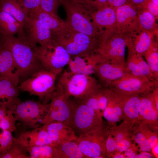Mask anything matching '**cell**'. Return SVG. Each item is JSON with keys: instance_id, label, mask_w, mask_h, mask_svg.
<instances>
[{"instance_id": "obj_1", "label": "cell", "mask_w": 158, "mask_h": 158, "mask_svg": "<svg viewBox=\"0 0 158 158\" xmlns=\"http://www.w3.org/2000/svg\"><path fill=\"white\" fill-rule=\"evenodd\" d=\"M0 44L11 52L20 72L21 78L27 79L42 68L35 52L37 46L32 45L24 34L18 37L0 35Z\"/></svg>"}, {"instance_id": "obj_2", "label": "cell", "mask_w": 158, "mask_h": 158, "mask_svg": "<svg viewBox=\"0 0 158 158\" xmlns=\"http://www.w3.org/2000/svg\"><path fill=\"white\" fill-rule=\"evenodd\" d=\"M53 38L63 46L71 56H83L96 52L101 40L91 37L66 26L52 35Z\"/></svg>"}, {"instance_id": "obj_3", "label": "cell", "mask_w": 158, "mask_h": 158, "mask_svg": "<svg viewBox=\"0 0 158 158\" xmlns=\"http://www.w3.org/2000/svg\"><path fill=\"white\" fill-rule=\"evenodd\" d=\"M66 97L73 100L82 101L87 95L102 87L96 80L90 75L65 71L57 84Z\"/></svg>"}, {"instance_id": "obj_4", "label": "cell", "mask_w": 158, "mask_h": 158, "mask_svg": "<svg viewBox=\"0 0 158 158\" xmlns=\"http://www.w3.org/2000/svg\"><path fill=\"white\" fill-rule=\"evenodd\" d=\"M72 101L71 111L67 125L73 129L77 136L104 127L102 116L83 102Z\"/></svg>"}, {"instance_id": "obj_5", "label": "cell", "mask_w": 158, "mask_h": 158, "mask_svg": "<svg viewBox=\"0 0 158 158\" xmlns=\"http://www.w3.org/2000/svg\"><path fill=\"white\" fill-rule=\"evenodd\" d=\"M57 75L42 68L25 80L18 86V88L20 91L37 96L41 102L48 104L56 90Z\"/></svg>"}, {"instance_id": "obj_6", "label": "cell", "mask_w": 158, "mask_h": 158, "mask_svg": "<svg viewBox=\"0 0 158 158\" xmlns=\"http://www.w3.org/2000/svg\"><path fill=\"white\" fill-rule=\"evenodd\" d=\"M36 55L42 68L58 75L68 64L71 56L54 39L35 47Z\"/></svg>"}, {"instance_id": "obj_7", "label": "cell", "mask_w": 158, "mask_h": 158, "mask_svg": "<svg viewBox=\"0 0 158 158\" xmlns=\"http://www.w3.org/2000/svg\"><path fill=\"white\" fill-rule=\"evenodd\" d=\"M79 2L73 1L65 5L67 26L75 31L91 37L101 39L105 30L97 27L92 22L91 14L86 11Z\"/></svg>"}, {"instance_id": "obj_8", "label": "cell", "mask_w": 158, "mask_h": 158, "mask_svg": "<svg viewBox=\"0 0 158 158\" xmlns=\"http://www.w3.org/2000/svg\"><path fill=\"white\" fill-rule=\"evenodd\" d=\"M127 34L116 31H105L98 49L96 51L110 61L125 66L126 48Z\"/></svg>"}, {"instance_id": "obj_9", "label": "cell", "mask_w": 158, "mask_h": 158, "mask_svg": "<svg viewBox=\"0 0 158 158\" xmlns=\"http://www.w3.org/2000/svg\"><path fill=\"white\" fill-rule=\"evenodd\" d=\"M49 103L28 100L21 101L13 107V114L16 121L20 122L24 126L34 129L40 126L49 110Z\"/></svg>"}, {"instance_id": "obj_10", "label": "cell", "mask_w": 158, "mask_h": 158, "mask_svg": "<svg viewBox=\"0 0 158 158\" xmlns=\"http://www.w3.org/2000/svg\"><path fill=\"white\" fill-rule=\"evenodd\" d=\"M109 132L104 127L80 135L74 141L86 158H105L106 142Z\"/></svg>"}, {"instance_id": "obj_11", "label": "cell", "mask_w": 158, "mask_h": 158, "mask_svg": "<svg viewBox=\"0 0 158 158\" xmlns=\"http://www.w3.org/2000/svg\"><path fill=\"white\" fill-rule=\"evenodd\" d=\"M49 103V110L43 119L41 124L45 125L60 121L67 125L71 115L73 101L66 96L61 88L57 85L56 90Z\"/></svg>"}, {"instance_id": "obj_12", "label": "cell", "mask_w": 158, "mask_h": 158, "mask_svg": "<svg viewBox=\"0 0 158 158\" xmlns=\"http://www.w3.org/2000/svg\"><path fill=\"white\" fill-rule=\"evenodd\" d=\"M157 84V83L127 73L122 78L112 82L107 87L119 95L143 94L151 90Z\"/></svg>"}, {"instance_id": "obj_13", "label": "cell", "mask_w": 158, "mask_h": 158, "mask_svg": "<svg viewBox=\"0 0 158 158\" xmlns=\"http://www.w3.org/2000/svg\"><path fill=\"white\" fill-rule=\"evenodd\" d=\"M115 12L118 33L134 34L141 30L136 7L125 4L116 8Z\"/></svg>"}, {"instance_id": "obj_14", "label": "cell", "mask_w": 158, "mask_h": 158, "mask_svg": "<svg viewBox=\"0 0 158 158\" xmlns=\"http://www.w3.org/2000/svg\"><path fill=\"white\" fill-rule=\"evenodd\" d=\"M128 55L125 68L127 73L140 78L157 83L143 56L136 53L131 43L127 41Z\"/></svg>"}, {"instance_id": "obj_15", "label": "cell", "mask_w": 158, "mask_h": 158, "mask_svg": "<svg viewBox=\"0 0 158 158\" xmlns=\"http://www.w3.org/2000/svg\"><path fill=\"white\" fill-rule=\"evenodd\" d=\"M25 35L29 42L33 46L37 44L41 45L51 40V31L44 27L36 18L29 15L23 27Z\"/></svg>"}, {"instance_id": "obj_16", "label": "cell", "mask_w": 158, "mask_h": 158, "mask_svg": "<svg viewBox=\"0 0 158 158\" xmlns=\"http://www.w3.org/2000/svg\"><path fill=\"white\" fill-rule=\"evenodd\" d=\"M126 73L125 66L104 59L96 66L94 73L102 85L107 87L112 82L122 78Z\"/></svg>"}, {"instance_id": "obj_17", "label": "cell", "mask_w": 158, "mask_h": 158, "mask_svg": "<svg viewBox=\"0 0 158 158\" xmlns=\"http://www.w3.org/2000/svg\"><path fill=\"white\" fill-rule=\"evenodd\" d=\"M103 59L97 52L71 57L68 64L73 73L90 75L94 73L96 66Z\"/></svg>"}, {"instance_id": "obj_18", "label": "cell", "mask_w": 158, "mask_h": 158, "mask_svg": "<svg viewBox=\"0 0 158 158\" xmlns=\"http://www.w3.org/2000/svg\"><path fill=\"white\" fill-rule=\"evenodd\" d=\"M150 91L143 94L141 96L138 108V121L156 127L158 124V110L152 92L150 93Z\"/></svg>"}, {"instance_id": "obj_19", "label": "cell", "mask_w": 158, "mask_h": 158, "mask_svg": "<svg viewBox=\"0 0 158 158\" xmlns=\"http://www.w3.org/2000/svg\"><path fill=\"white\" fill-rule=\"evenodd\" d=\"M135 129L134 140L142 152H149L158 142V134L155 126L141 123Z\"/></svg>"}, {"instance_id": "obj_20", "label": "cell", "mask_w": 158, "mask_h": 158, "mask_svg": "<svg viewBox=\"0 0 158 158\" xmlns=\"http://www.w3.org/2000/svg\"><path fill=\"white\" fill-rule=\"evenodd\" d=\"M0 76L8 78L16 86L21 77L11 52L0 44Z\"/></svg>"}, {"instance_id": "obj_21", "label": "cell", "mask_w": 158, "mask_h": 158, "mask_svg": "<svg viewBox=\"0 0 158 158\" xmlns=\"http://www.w3.org/2000/svg\"><path fill=\"white\" fill-rule=\"evenodd\" d=\"M16 139L27 148L32 146L55 145L43 126L30 130L25 131L21 133Z\"/></svg>"}, {"instance_id": "obj_22", "label": "cell", "mask_w": 158, "mask_h": 158, "mask_svg": "<svg viewBox=\"0 0 158 158\" xmlns=\"http://www.w3.org/2000/svg\"><path fill=\"white\" fill-rule=\"evenodd\" d=\"M19 91L8 78L0 76V106L10 108L20 102Z\"/></svg>"}, {"instance_id": "obj_23", "label": "cell", "mask_w": 158, "mask_h": 158, "mask_svg": "<svg viewBox=\"0 0 158 158\" xmlns=\"http://www.w3.org/2000/svg\"><path fill=\"white\" fill-rule=\"evenodd\" d=\"M92 22L99 28L116 31L115 9L108 6L96 9L91 14Z\"/></svg>"}, {"instance_id": "obj_24", "label": "cell", "mask_w": 158, "mask_h": 158, "mask_svg": "<svg viewBox=\"0 0 158 158\" xmlns=\"http://www.w3.org/2000/svg\"><path fill=\"white\" fill-rule=\"evenodd\" d=\"M54 143L75 141L77 136L70 127L60 121L43 125Z\"/></svg>"}, {"instance_id": "obj_25", "label": "cell", "mask_w": 158, "mask_h": 158, "mask_svg": "<svg viewBox=\"0 0 158 158\" xmlns=\"http://www.w3.org/2000/svg\"><path fill=\"white\" fill-rule=\"evenodd\" d=\"M29 15L37 19L44 27L51 31L52 35L59 32L66 26V23L57 15L45 12L40 7L31 12Z\"/></svg>"}, {"instance_id": "obj_26", "label": "cell", "mask_w": 158, "mask_h": 158, "mask_svg": "<svg viewBox=\"0 0 158 158\" xmlns=\"http://www.w3.org/2000/svg\"><path fill=\"white\" fill-rule=\"evenodd\" d=\"M140 95H118L121 99L124 117L128 126L131 123L138 121V108L141 97Z\"/></svg>"}, {"instance_id": "obj_27", "label": "cell", "mask_w": 158, "mask_h": 158, "mask_svg": "<svg viewBox=\"0 0 158 158\" xmlns=\"http://www.w3.org/2000/svg\"><path fill=\"white\" fill-rule=\"evenodd\" d=\"M24 34L23 27L13 16L0 8V35L8 36Z\"/></svg>"}, {"instance_id": "obj_28", "label": "cell", "mask_w": 158, "mask_h": 158, "mask_svg": "<svg viewBox=\"0 0 158 158\" xmlns=\"http://www.w3.org/2000/svg\"><path fill=\"white\" fill-rule=\"evenodd\" d=\"M156 35L142 30L134 34H129L128 38L134 50L137 53L144 56L150 47Z\"/></svg>"}, {"instance_id": "obj_29", "label": "cell", "mask_w": 158, "mask_h": 158, "mask_svg": "<svg viewBox=\"0 0 158 158\" xmlns=\"http://www.w3.org/2000/svg\"><path fill=\"white\" fill-rule=\"evenodd\" d=\"M53 158H86L74 141L55 144Z\"/></svg>"}, {"instance_id": "obj_30", "label": "cell", "mask_w": 158, "mask_h": 158, "mask_svg": "<svg viewBox=\"0 0 158 158\" xmlns=\"http://www.w3.org/2000/svg\"><path fill=\"white\" fill-rule=\"evenodd\" d=\"M0 8L13 16L24 27L28 14L19 0H1Z\"/></svg>"}, {"instance_id": "obj_31", "label": "cell", "mask_w": 158, "mask_h": 158, "mask_svg": "<svg viewBox=\"0 0 158 158\" xmlns=\"http://www.w3.org/2000/svg\"><path fill=\"white\" fill-rule=\"evenodd\" d=\"M136 7L139 26L141 30L158 35L157 19L152 13L140 6Z\"/></svg>"}, {"instance_id": "obj_32", "label": "cell", "mask_w": 158, "mask_h": 158, "mask_svg": "<svg viewBox=\"0 0 158 158\" xmlns=\"http://www.w3.org/2000/svg\"><path fill=\"white\" fill-rule=\"evenodd\" d=\"M154 38L152 44L144 56L146 62L155 79L158 81V50L157 39Z\"/></svg>"}, {"instance_id": "obj_33", "label": "cell", "mask_w": 158, "mask_h": 158, "mask_svg": "<svg viewBox=\"0 0 158 158\" xmlns=\"http://www.w3.org/2000/svg\"><path fill=\"white\" fill-rule=\"evenodd\" d=\"M1 157L30 158V156L27 151V147L18 142L15 138L13 144Z\"/></svg>"}, {"instance_id": "obj_34", "label": "cell", "mask_w": 158, "mask_h": 158, "mask_svg": "<svg viewBox=\"0 0 158 158\" xmlns=\"http://www.w3.org/2000/svg\"><path fill=\"white\" fill-rule=\"evenodd\" d=\"M44 145L28 147L27 151L30 158H53V146Z\"/></svg>"}, {"instance_id": "obj_35", "label": "cell", "mask_w": 158, "mask_h": 158, "mask_svg": "<svg viewBox=\"0 0 158 158\" xmlns=\"http://www.w3.org/2000/svg\"><path fill=\"white\" fill-rule=\"evenodd\" d=\"M12 133L9 130H4L0 137V151L3 153L1 157L6 153L14 141L15 138L12 135Z\"/></svg>"}, {"instance_id": "obj_36", "label": "cell", "mask_w": 158, "mask_h": 158, "mask_svg": "<svg viewBox=\"0 0 158 158\" xmlns=\"http://www.w3.org/2000/svg\"><path fill=\"white\" fill-rule=\"evenodd\" d=\"M58 0H40V8L49 13L57 15Z\"/></svg>"}, {"instance_id": "obj_37", "label": "cell", "mask_w": 158, "mask_h": 158, "mask_svg": "<svg viewBox=\"0 0 158 158\" xmlns=\"http://www.w3.org/2000/svg\"><path fill=\"white\" fill-rule=\"evenodd\" d=\"M103 116L107 120L109 124H115L120 119L113 108L108 104L103 112Z\"/></svg>"}, {"instance_id": "obj_38", "label": "cell", "mask_w": 158, "mask_h": 158, "mask_svg": "<svg viewBox=\"0 0 158 158\" xmlns=\"http://www.w3.org/2000/svg\"><path fill=\"white\" fill-rule=\"evenodd\" d=\"M106 149L107 157L117 151V142L110 132L106 141Z\"/></svg>"}, {"instance_id": "obj_39", "label": "cell", "mask_w": 158, "mask_h": 158, "mask_svg": "<svg viewBox=\"0 0 158 158\" xmlns=\"http://www.w3.org/2000/svg\"><path fill=\"white\" fill-rule=\"evenodd\" d=\"M153 15L157 20L158 17V5L150 0H145L139 5Z\"/></svg>"}, {"instance_id": "obj_40", "label": "cell", "mask_w": 158, "mask_h": 158, "mask_svg": "<svg viewBox=\"0 0 158 158\" xmlns=\"http://www.w3.org/2000/svg\"><path fill=\"white\" fill-rule=\"evenodd\" d=\"M24 8L29 13L40 7V0H19Z\"/></svg>"}, {"instance_id": "obj_41", "label": "cell", "mask_w": 158, "mask_h": 158, "mask_svg": "<svg viewBox=\"0 0 158 158\" xmlns=\"http://www.w3.org/2000/svg\"><path fill=\"white\" fill-rule=\"evenodd\" d=\"M131 141L127 138L117 143V151L119 153L125 152L131 145Z\"/></svg>"}, {"instance_id": "obj_42", "label": "cell", "mask_w": 158, "mask_h": 158, "mask_svg": "<svg viewBox=\"0 0 158 158\" xmlns=\"http://www.w3.org/2000/svg\"><path fill=\"white\" fill-rule=\"evenodd\" d=\"M107 2L108 6L115 9L124 4H128V0H107Z\"/></svg>"}, {"instance_id": "obj_43", "label": "cell", "mask_w": 158, "mask_h": 158, "mask_svg": "<svg viewBox=\"0 0 158 158\" xmlns=\"http://www.w3.org/2000/svg\"><path fill=\"white\" fill-rule=\"evenodd\" d=\"M90 5L96 9L108 6L107 0H89Z\"/></svg>"}, {"instance_id": "obj_44", "label": "cell", "mask_w": 158, "mask_h": 158, "mask_svg": "<svg viewBox=\"0 0 158 158\" xmlns=\"http://www.w3.org/2000/svg\"><path fill=\"white\" fill-rule=\"evenodd\" d=\"M135 149L133 148V146L132 145L127 150L125 151L124 154L125 158H135L136 154Z\"/></svg>"}, {"instance_id": "obj_45", "label": "cell", "mask_w": 158, "mask_h": 158, "mask_svg": "<svg viewBox=\"0 0 158 158\" xmlns=\"http://www.w3.org/2000/svg\"><path fill=\"white\" fill-rule=\"evenodd\" d=\"M153 156L147 152H142L140 154H136L135 158H153Z\"/></svg>"}, {"instance_id": "obj_46", "label": "cell", "mask_w": 158, "mask_h": 158, "mask_svg": "<svg viewBox=\"0 0 158 158\" xmlns=\"http://www.w3.org/2000/svg\"><path fill=\"white\" fill-rule=\"evenodd\" d=\"M145 0H128V4L136 7L141 4Z\"/></svg>"}, {"instance_id": "obj_47", "label": "cell", "mask_w": 158, "mask_h": 158, "mask_svg": "<svg viewBox=\"0 0 158 158\" xmlns=\"http://www.w3.org/2000/svg\"><path fill=\"white\" fill-rule=\"evenodd\" d=\"M153 154L156 157H158V142L152 148V150Z\"/></svg>"}, {"instance_id": "obj_48", "label": "cell", "mask_w": 158, "mask_h": 158, "mask_svg": "<svg viewBox=\"0 0 158 158\" xmlns=\"http://www.w3.org/2000/svg\"><path fill=\"white\" fill-rule=\"evenodd\" d=\"M72 1H73L83 3L87 2L88 4H90L89 0H72Z\"/></svg>"}, {"instance_id": "obj_49", "label": "cell", "mask_w": 158, "mask_h": 158, "mask_svg": "<svg viewBox=\"0 0 158 158\" xmlns=\"http://www.w3.org/2000/svg\"><path fill=\"white\" fill-rule=\"evenodd\" d=\"M113 158H125L124 154H117L114 156Z\"/></svg>"}, {"instance_id": "obj_50", "label": "cell", "mask_w": 158, "mask_h": 158, "mask_svg": "<svg viewBox=\"0 0 158 158\" xmlns=\"http://www.w3.org/2000/svg\"><path fill=\"white\" fill-rule=\"evenodd\" d=\"M151 1L158 5V0H150Z\"/></svg>"}, {"instance_id": "obj_51", "label": "cell", "mask_w": 158, "mask_h": 158, "mask_svg": "<svg viewBox=\"0 0 158 158\" xmlns=\"http://www.w3.org/2000/svg\"></svg>"}, {"instance_id": "obj_52", "label": "cell", "mask_w": 158, "mask_h": 158, "mask_svg": "<svg viewBox=\"0 0 158 158\" xmlns=\"http://www.w3.org/2000/svg\"></svg>"}]
</instances>
